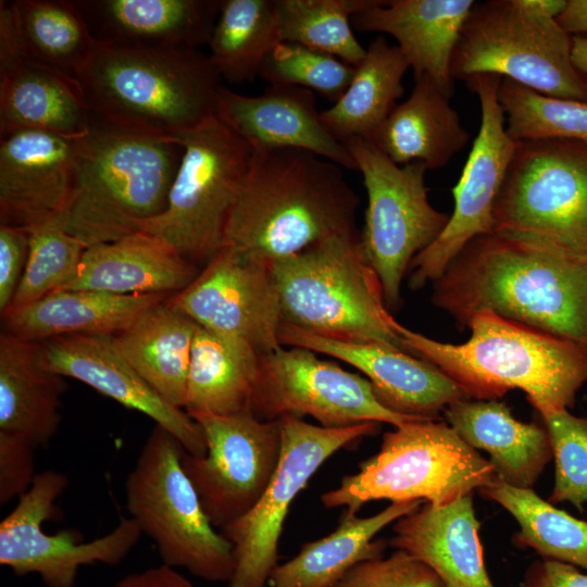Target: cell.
<instances>
[{"mask_svg": "<svg viewBox=\"0 0 587 587\" xmlns=\"http://www.w3.org/2000/svg\"><path fill=\"white\" fill-rule=\"evenodd\" d=\"M432 302L462 329L477 312L587 348V263L496 234L472 239L433 283Z\"/></svg>", "mask_w": 587, "mask_h": 587, "instance_id": "1", "label": "cell"}, {"mask_svg": "<svg viewBox=\"0 0 587 587\" xmlns=\"http://www.w3.org/2000/svg\"><path fill=\"white\" fill-rule=\"evenodd\" d=\"M358 205L338 164L301 149L252 151L224 246L273 264L326 238L358 234Z\"/></svg>", "mask_w": 587, "mask_h": 587, "instance_id": "2", "label": "cell"}, {"mask_svg": "<svg viewBox=\"0 0 587 587\" xmlns=\"http://www.w3.org/2000/svg\"><path fill=\"white\" fill-rule=\"evenodd\" d=\"M466 327L469 340L448 344L396 324L405 350L438 367L469 399L497 400L520 389L539 414L574 407L587 383V348L488 310Z\"/></svg>", "mask_w": 587, "mask_h": 587, "instance_id": "3", "label": "cell"}, {"mask_svg": "<svg viewBox=\"0 0 587 587\" xmlns=\"http://www.w3.org/2000/svg\"><path fill=\"white\" fill-rule=\"evenodd\" d=\"M184 148L91 114L79 137L67 203L55 220L87 247L140 232L165 208Z\"/></svg>", "mask_w": 587, "mask_h": 587, "instance_id": "4", "label": "cell"}, {"mask_svg": "<svg viewBox=\"0 0 587 587\" xmlns=\"http://www.w3.org/2000/svg\"><path fill=\"white\" fill-rule=\"evenodd\" d=\"M76 79L96 117L175 139L214 114L222 86L209 54L198 48L102 42Z\"/></svg>", "mask_w": 587, "mask_h": 587, "instance_id": "5", "label": "cell"}, {"mask_svg": "<svg viewBox=\"0 0 587 587\" xmlns=\"http://www.w3.org/2000/svg\"><path fill=\"white\" fill-rule=\"evenodd\" d=\"M284 323L348 342L405 351L359 234L339 235L272 264ZM409 353V352H408Z\"/></svg>", "mask_w": 587, "mask_h": 587, "instance_id": "6", "label": "cell"}, {"mask_svg": "<svg viewBox=\"0 0 587 587\" xmlns=\"http://www.w3.org/2000/svg\"><path fill=\"white\" fill-rule=\"evenodd\" d=\"M566 3L475 2L452 55L453 79L494 74L548 97L587 103V84L572 61V35L558 22Z\"/></svg>", "mask_w": 587, "mask_h": 587, "instance_id": "7", "label": "cell"}, {"mask_svg": "<svg viewBox=\"0 0 587 587\" xmlns=\"http://www.w3.org/2000/svg\"><path fill=\"white\" fill-rule=\"evenodd\" d=\"M495 470L439 419H425L384 434L377 453L321 496L327 509L357 512L367 502L421 500L446 507L491 484Z\"/></svg>", "mask_w": 587, "mask_h": 587, "instance_id": "8", "label": "cell"}, {"mask_svg": "<svg viewBox=\"0 0 587 587\" xmlns=\"http://www.w3.org/2000/svg\"><path fill=\"white\" fill-rule=\"evenodd\" d=\"M494 234L587 263V141H517L495 203Z\"/></svg>", "mask_w": 587, "mask_h": 587, "instance_id": "9", "label": "cell"}, {"mask_svg": "<svg viewBox=\"0 0 587 587\" xmlns=\"http://www.w3.org/2000/svg\"><path fill=\"white\" fill-rule=\"evenodd\" d=\"M183 445L154 425L125 482V505L162 564L209 583H228L233 546L209 521L183 467Z\"/></svg>", "mask_w": 587, "mask_h": 587, "instance_id": "10", "label": "cell"}, {"mask_svg": "<svg viewBox=\"0 0 587 587\" xmlns=\"http://www.w3.org/2000/svg\"><path fill=\"white\" fill-rule=\"evenodd\" d=\"M176 139L184 152L166 205L140 232L190 263L205 265L225 245V227L252 149L215 114Z\"/></svg>", "mask_w": 587, "mask_h": 587, "instance_id": "11", "label": "cell"}, {"mask_svg": "<svg viewBox=\"0 0 587 587\" xmlns=\"http://www.w3.org/2000/svg\"><path fill=\"white\" fill-rule=\"evenodd\" d=\"M345 145L367 195L360 249L379 278L388 309L396 308L411 262L439 237L450 214L430 204L423 163L398 165L366 139Z\"/></svg>", "mask_w": 587, "mask_h": 587, "instance_id": "12", "label": "cell"}, {"mask_svg": "<svg viewBox=\"0 0 587 587\" xmlns=\"http://www.w3.org/2000/svg\"><path fill=\"white\" fill-rule=\"evenodd\" d=\"M282 450L263 495L242 517L221 533L233 546L234 571L227 587H266L278 564V544L296 497L322 464L340 449L379 429L376 422L325 427L302 419H279Z\"/></svg>", "mask_w": 587, "mask_h": 587, "instance_id": "13", "label": "cell"}, {"mask_svg": "<svg viewBox=\"0 0 587 587\" xmlns=\"http://www.w3.org/2000/svg\"><path fill=\"white\" fill-rule=\"evenodd\" d=\"M68 477L55 470L37 474L30 488L0 523V564L16 576L35 574L46 587H74L80 567L120 564L142 535L138 524L123 519L111 532L84 540L76 528L53 534L43 523L57 513L55 502Z\"/></svg>", "mask_w": 587, "mask_h": 587, "instance_id": "14", "label": "cell"}, {"mask_svg": "<svg viewBox=\"0 0 587 587\" xmlns=\"http://www.w3.org/2000/svg\"><path fill=\"white\" fill-rule=\"evenodd\" d=\"M251 413L261 421L309 415L325 427L364 422L398 427L429 419L390 411L379 402L365 377L299 347H280L261 355Z\"/></svg>", "mask_w": 587, "mask_h": 587, "instance_id": "15", "label": "cell"}, {"mask_svg": "<svg viewBox=\"0 0 587 587\" xmlns=\"http://www.w3.org/2000/svg\"><path fill=\"white\" fill-rule=\"evenodd\" d=\"M502 77L479 74L466 79L480 105V125L452 188L454 208L439 237L411 262L409 286L416 290L441 276L457 254L475 237L494 233V208L517 141L507 133L498 99Z\"/></svg>", "mask_w": 587, "mask_h": 587, "instance_id": "16", "label": "cell"}, {"mask_svg": "<svg viewBox=\"0 0 587 587\" xmlns=\"http://www.w3.org/2000/svg\"><path fill=\"white\" fill-rule=\"evenodd\" d=\"M207 446L185 451L183 467L212 525L222 529L247 514L266 489L279 461V420L261 421L250 411L234 415L195 414Z\"/></svg>", "mask_w": 587, "mask_h": 587, "instance_id": "17", "label": "cell"}, {"mask_svg": "<svg viewBox=\"0 0 587 587\" xmlns=\"http://www.w3.org/2000/svg\"><path fill=\"white\" fill-rule=\"evenodd\" d=\"M166 301L213 333L243 340L261 355L279 349L280 297L267 264L224 246Z\"/></svg>", "mask_w": 587, "mask_h": 587, "instance_id": "18", "label": "cell"}, {"mask_svg": "<svg viewBox=\"0 0 587 587\" xmlns=\"http://www.w3.org/2000/svg\"><path fill=\"white\" fill-rule=\"evenodd\" d=\"M91 113L78 80L30 55L0 2V137L25 129L84 135Z\"/></svg>", "mask_w": 587, "mask_h": 587, "instance_id": "19", "label": "cell"}, {"mask_svg": "<svg viewBox=\"0 0 587 587\" xmlns=\"http://www.w3.org/2000/svg\"><path fill=\"white\" fill-rule=\"evenodd\" d=\"M41 363L79 380L127 409L150 417L197 457L207 446L200 426L184 410L160 397L120 353L110 335H66L38 341Z\"/></svg>", "mask_w": 587, "mask_h": 587, "instance_id": "20", "label": "cell"}, {"mask_svg": "<svg viewBox=\"0 0 587 587\" xmlns=\"http://www.w3.org/2000/svg\"><path fill=\"white\" fill-rule=\"evenodd\" d=\"M282 346L327 354L359 370L379 402L392 412L439 419L452 402L467 398L463 390L432 363L405 351L376 342H348L323 337L283 323Z\"/></svg>", "mask_w": 587, "mask_h": 587, "instance_id": "21", "label": "cell"}, {"mask_svg": "<svg viewBox=\"0 0 587 587\" xmlns=\"http://www.w3.org/2000/svg\"><path fill=\"white\" fill-rule=\"evenodd\" d=\"M79 137L36 129L0 137V224L29 229L61 215Z\"/></svg>", "mask_w": 587, "mask_h": 587, "instance_id": "22", "label": "cell"}, {"mask_svg": "<svg viewBox=\"0 0 587 587\" xmlns=\"http://www.w3.org/2000/svg\"><path fill=\"white\" fill-rule=\"evenodd\" d=\"M214 114L252 151L301 149L342 168L358 171L347 146L336 139L323 123L314 92L310 89L268 85L261 95L252 97L222 85Z\"/></svg>", "mask_w": 587, "mask_h": 587, "instance_id": "23", "label": "cell"}, {"mask_svg": "<svg viewBox=\"0 0 587 587\" xmlns=\"http://www.w3.org/2000/svg\"><path fill=\"white\" fill-rule=\"evenodd\" d=\"M473 0H374L351 17L360 32L390 35L414 77H426L447 97L454 92L452 55Z\"/></svg>", "mask_w": 587, "mask_h": 587, "instance_id": "24", "label": "cell"}, {"mask_svg": "<svg viewBox=\"0 0 587 587\" xmlns=\"http://www.w3.org/2000/svg\"><path fill=\"white\" fill-rule=\"evenodd\" d=\"M473 494L446 507L427 502L398 519L389 544L427 564L445 587H495L486 570Z\"/></svg>", "mask_w": 587, "mask_h": 587, "instance_id": "25", "label": "cell"}, {"mask_svg": "<svg viewBox=\"0 0 587 587\" xmlns=\"http://www.w3.org/2000/svg\"><path fill=\"white\" fill-rule=\"evenodd\" d=\"M97 42L189 47L208 45L221 0H74Z\"/></svg>", "mask_w": 587, "mask_h": 587, "instance_id": "26", "label": "cell"}, {"mask_svg": "<svg viewBox=\"0 0 587 587\" xmlns=\"http://www.w3.org/2000/svg\"><path fill=\"white\" fill-rule=\"evenodd\" d=\"M199 272L197 265L164 242L138 232L87 247L76 276L61 290L172 296L187 287Z\"/></svg>", "mask_w": 587, "mask_h": 587, "instance_id": "27", "label": "cell"}, {"mask_svg": "<svg viewBox=\"0 0 587 587\" xmlns=\"http://www.w3.org/2000/svg\"><path fill=\"white\" fill-rule=\"evenodd\" d=\"M444 414L469 446L489 454L497 478L512 487L533 488L553 458L546 427L516 420L501 401L464 398Z\"/></svg>", "mask_w": 587, "mask_h": 587, "instance_id": "28", "label": "cell"}, {"mask_svg": "<svg viewBox=\"0 0 587 587\" xmlns=\"http://www.w3.org/2000/svg\"><path fill=\"white\" fill-rule=\"evenodd\" d=\"M170 295L61 290L2 314L5 332L41 341L66 335L114 336Z\"/></svg>", "mask_w": 587, "mask_h": 587, "instance_id": "29", "label": "cell"}, {"mask_svg": "<svg viewBox=\"0 0 587 587\" xmlns=\"http://www.w3.org/2000/svg\"><path fill=\"white\" fill-rule=\"evenodd\" d=\"M458 112L426 77H414L408 99L398 103L371 141L394 163L444 167L469 142Z\"/></svg>", "mask_w": 587, "mask_h": 587, "instance_id": "30", "label": "cell"}, {"mask_svg": "<svg viewBox=\"0 0 587 587\" xmlns=\"http://www.w3.org/2000/svg\"><path fill=\"white\" fill-rule=\"evenodd\" d=\"M65 377L43 366L38 341L4 332L0 336V430L46 447L61 423Z\"/></svg>", "mask_w": 587, "mask_h": 587, "instance_id": "31", "label": "cell"}, {"mask_svg": "<svg viewBox=\"0 0 587 587\" xmlns=\"http://www.w3.org/2000/svg\"><path fill=\"white\" fill-rule=\"evenodd\" d=\"M422 503L391 502L366 517L345 511L330 534L305 542L295 557L277 564L266 587H335L358 563L383 557L385 542L375 539L376 535Z\"/></svg>", "mask_w": 587, "mask_h": 587, "instance_id": "32", "label": "cell"}, {"mask_svg": "<svg viewBox=\"0 0 587 587\" xmlns=\"http://www.w3.org/2000/svg\"><path fill=\"white\" fill-rule=\"evenodd\" d=\"M199 325L166 300L113 336L120 353L165 401L184 409L192 345Z\"/></svg>", "mask_w": 587, "mask_h": 587, "instance_id": "33", "label": "cell"}, {"mask_svg": "<svg viewBox=\"0 0 587 587\" xmlns=\"http://www.w3.org/2000/svg\"><path fill=\"white\" fill-rule=\"evenodd\" d=\"M261 354L248 342L198 328L191 352L184 410L195 414L251 412Z\"/></svg>", "mask_w": 587, "mask_h": 587, "instance_id": "34", "label": "cell"}, {"mask_svg": "<svg viewBox=\"0 0 587 587\" xmlns=\"http://www.w3.org/2000/svg\"><path fill=\"white\" fill-rule=\"evenodd\" d=\"M410 65L398 46L376 37L355 66L344 95L321 118L340 142L371 140L404 93L402 79Z\"/></svg>", "mask_w": 587, "mask_h": 587, "instance_id": "35", "label": "cell"}, {"mask_svg": "<svg viewBox=\"0 0 587 587\" xmlns=\"http://www.w3.org/2000/svg\"><path fill=\"white\" fill-rule=\"evenodd\" d=\"M478 492L504 508L516 521L513 541L535 550L542 560L587 572V521L576 519L540 498L533 488H516L496 478Z\"/></svg>", "mask_w": 587, "mask_h": 587, "instance_id": "36", "label": "cell"}, {"mask_svg": "<svg viewBox=\"0 0 587 587\" xmlns=\"http://www.w3.org/2000/svg\"><path fill=\"white\" fill-rule=\"evenodd\" d=\"M279 42L275 0H221L208 46L222 79L234 85L254 80Z\"/></svg>", "mask_w": 587, "mask_h": 587, "instance_id": "37", "label": "cell"}, {"mask_svg": "<svg viewBox=\"0 0 587 587\" xmlns=\"http://www.w3.org/2000/svg\"><path fill=\"white\" fill-rule=\"evenodd\" d=\"M26 51L38 61L76 78L97 41L74 0L9 2Z\"/></svg>", "mask_w": 587, "mask_h": 587, "instance_id": "38", "label": "cell"}, {"mask_svg": "<svg viewBox=\"0 0 587 587\" xmlns=\"http://www.w3.org/2000/svg\"><path fill=\"white\" fill-rule=\"evenodd\" d=\"M374 0H275L279 37L357 66L366 48L357 40L351 17Z\"/></svg>", "mask_w": 587, "mask_h": 587, "instance_id": "39", "label": "cell"}, {"mask_svg": "<svg viewBox=\"0 0 587 587\" xmlns=\"http://www.w3.org/2000/svg\"><path fill=\"white\" fill-rule=\"evenodd\" d=\"M498 99L507 133L515 141H587L586 102L548 97L508 78L500 83Z\"/></svg>", "mask_w": 587, "mask_h": 587, "instance_id": "40", "label": "cell"}, {"mask_svg": "<svg viewBox=\"0 0 587 587\" xmlns=\"http://www.w3.org/2000/svg\"><path fill=\"white\" fill-rule=\"evenodd\" d=\"M28 230L27 263L9 309L23 307L61 290L76 276L87 249L84 242L68 234L57 220L36 225Z\"/></svg>", "mask_w": 587, "mask_h": 587, "instance_id": "41", "label": "cell"}, {"mask_svg": "<svg viewBox=\"0 0 587 587\" xmlns=\"http://www.w3.org/2000/svg\"><path fill=\"white\" fill-rule=\"evenodd\" d=\"M355 66L328 53L294 42H279L265 59L259 76L270 85L298 86L336 102L346 91Z\"/></svg>", "mask_w": 587, "mask_h": 587, "instance_id": "42", "label": "cell"}, {"mask_svg": "<svg viewBox=\"0 0 587 587\" xmlns=\"http://www.w3.org/2000/svg\"><path fill=\"white\" fill-rule=\"evenodd\" d=\"M552 447L554 483L548 501L569 502L578 511L587 503V417L567 409L539 414Z\"/></svg>", "mask_w": 587, "mask_h": 587, "instance_id": "43", "label": "cell"}, {"mask_svg": "<svg viewBox=\"0 0 587 587\" xmlns=\"http://www.w3.org/2000/svg\"><path fill=\"white\" fill-rule=\"evenodd\" d=\"M335 587H445L424 562L403 550L358 563Z\"/></svg>", "mask_w": 587, "mask_h": 587, "instance_id": "44", "label": "cell"}, {"mask_svg": "<svg viewBox=\"0 0 587 587\" xmlns=\"http://www.w3.org/2000/svg\"><path fill=\"white\" fill-rule=\"evenodd\" d=\"M36 446L25 436L0 430V504L18 499L33 485Z\"/></svg>", "mask_w": 587, "mask_h": 587, "instance_id": "45", "label": "cell"}, {"mask_svg": "<svg viewBox=\"0 0 587 587\" xmlns=\"http://www.w3.org/2000/svg\"><path fill=\"white\" fill-rule=\"evenodd\" d=\"M29 252V230L0 224V310L11 307Z\"/></svg>", "mask_w": 587, "mask_h": 587, "instance_id": "46", "label": "cell"}, {"mask_svg": "<svg viewBox=\"0 0 587 587\" xmlns=\"http://www.w3.org/2000/svg\"><path fill=\"white\" fill-rule=\"evenodd\" d=\"M520 587H587V572L553 560L532 563Z\"/></svg>", "mask_w": 587, "mask_h": 587, "instance_id": "47", "label": "cell"}, {"mask_svg": "<svg viewBox=\"0 0 587 587\" xmlns=\"http://www.w3.org/2000/svg\"><path fill=\"white\" fill-rule=\"evenodd\" d=\"M111 587H195L178 570L159 564L130 573Z\"/></svg>", "mask_w": 587, "mask_h": 587, "instance_id": "48", "label": "cell"}, {"mask_svg": "<svg viewBox=\"0 0 587 587\" xmlns=\"http://www.w3.org/2000/svg\"><path fill=\"white\" fill-rule=\"evenodd\" d=\"M558 22L572 36L587 35V0H567Z\"/></svg>", "mask_w": 587, "mask_h": 587, "instance_id": "49", "label": "cell"}, {"mask_svg": "<svg viewBox=\"0 0 587 587\" xmlns=\"http://www.w3.org/2000/svg\"><path fill=\"white\" fill-rule=\"evenodd\" d=\"M572 61L587 84V35H573L572 36Z\"/></svg>", "mask_w": 587, "mask_h": 587, "instance_id": "50", "label": "cell"}]
</instances>
